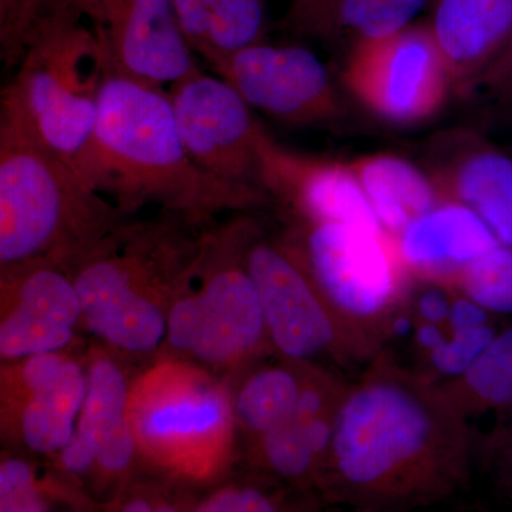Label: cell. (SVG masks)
Here are the masks:
<instances>
[{"label":"cell","instance_id":"cell-13","mask_svg":"<svg viewBox=\"0 0 512 512\" xmlns=\"http://www.w3.org/2000/svg\"><path fill=\"white\" fill-rule=\"evenodd\" d=\"M66 262L39 258L0 268V362L62 352L82 322Z\"/></svg>","mask_w":512,"mask_h":512},{"label":"cell","instance_id":"cell-8","mask_svg":"<svg viewBox=\"0 0 512 512\" xmlns=\"http://www.w3.org/2000/svg\"><path fill=\"white\" fill-rule=\"evenodd\" d=\"M249 228L239 224L205 242L210 269L204 284L168 308V342L207 365H241L268 339L258 293L244 261Z\"/></svg>","mask_w":512,"mask_h":512},{"label":"cell","instance_id":"cell-31","mask_svg":"<svg viewBox=\"0 0 512 512\" xmlns=\"http://www.w3.org/2000/svg\"><path fill=\"white\" fill-rule=\"evenodd\" d=\"M454 289L437 281H423V286L407 293L406 303L414 323H431L446 328Z\"/></svg>","mask_w":512,"mask_h":512},{"label":"cell","instance_id":"cell-35","mask_svg":"<svg viewBox=\"0 0 512 512\" xmlns=\"http://www.w3.org/2000/svg\"><path fill=\"white\" fill-rule=\"evenodd\" d=\"M454 289V288H453ZM490 313L484 311L476 302L454 289L453 301L447 318V333L454 330L474 328L490 323Z\"/></svg>","mask_w":512,"mask_h":512},{"label":"cell","instance_id":"cell-16","mask_svg":"<svg viewBox=\"0 0 512 512\" xmlns=\"http://www.w3.org/2000/svg\"><path fill=\"white\" fill-rule=\"evenodd\" d=\"M441 197L466 205L512 248V156L473 131L434 138L429 170Z\"/></svg>","mask_w":512,"mask_h":512},{"label":"cell","instance_id":"cell-19","mask_svg":"<svg viewBox=\"0 0 512 512\" xmlns=\"http://www.w3.org/2000/svg\"><path fill=\"white\" fill-rule=\"evenodd\" d=\"M393 241L410 276L447 285L470 262L500 245L476 212L448 198L410 222Z\"/></svg>","mask_w":512,"mask_h":512},{"label":"cell","instance_id":"cell-30","mask_svg":"<svg viewBox=\"0 0 512 512\" xmlns=\"http://www.w3.org/2000/svg\"><path fill=\"white\" fill-rule=\"evenodd\" d=\"M45 485L19 456L0 457V511H45Z\"/></svg>","mask_w":512,"mask_h":512},{"label":"cell","instance_id":"cell-12","mask_svg":"<svg viewBox=\"0 0 512 512\" xmlns=\"http://www.w3.org/2000/svg\"><path fill=\"white\" fill-rule=\"evenodd\" d=\"M212 70L227 80L252 110L284 123L309 126L342 113L328 70L305 47L268 45L264 40L242 47Z\"/></svg>","mask_w":512,"mask_h":512},{"label":"cell","instance_id":"cell-28","mask_svg":"<svg viewBox=\"0 0 512 512\" xmlns=\"http://www.w3.org/2000/svg\"><path fill=\"white\" fill-rule=\"evenodd\" d=\"M488 313H512V248L497 245L461 269L450 284Z\"/></svg>","mask_w":512,"mask_h":512},{"label":"cell","instance_id":"cell-14","mask_svg":"<svg viewBox=\"0 0 512 512\" xmlns=\"http://www.w3.org/2000/svg\"><path fill=\"white\" fill-rule=\"evenodd\" d=\"M107 62L131 79L168 86L200 70L171 0H103Z\"/></svg>","mask_w":512,"mask_h":512},{"label":"cell","instance_id":"cell-17","mask_svg":"<svg viewBox=\"0 0 512 512\" xmlns=\"http://www.w3.org/2000/svg\"><path fill=\"white\" fill-rule=\"evenodd\" d=\"M349 384L308 363L301 399L284 423L259 437V451L276 476L318 490L343 394Z\"/></svg>","mask_w":512,"mask_h":512},{"label":"cell","instance_id":"cell-37","mask_svg":"<svg viewBox=\"0 0 512 512\" xmlns=\"http://www.w3.org/2000/svg\"><path fill=\"white\" fill-rule=\"evenodd\" d=\"M503 476L505 483L512 490V441L504 451Z\"/></svg>","mask_w":512,"mask_h":512},{"label":"cell","instance_id":"cell-11","mask_svg":"<svg viewBox=\"0 0 512 512\" xmlns=\"http://www.w3.org/2000/svg\"><path fill=\"white\" fill-rule=\"evenodd\" d=\"M167 92L192 160L214 177L264 191L262 161L269 134L244 97L217 73L202 69Z\"/></svg>","mask_w":512,"mask_h":512},{"label":"cell","instance_id":"cell-5","mask_svg":"<svg viewBox=\"0 0 512 512\" xmlns=\"http://www.w3.org/2000/svg\"><path fill=\"white\" fill-rule=\"evenodd\" d=\"M18 64L2 93L74 170L92 143L101 84L110 70L99 33L76 16L52 20L32 36Z\"/></svg>","mask_w":512,"mask_h":512},{"label":"cell","instance_id":"cell-7","mask_svg":"<svg viewBox=\"0 0 512 512\" xmlns=\"http://www.w3.org/2000/svg\"><path fill=\"white\" fill-rule=\"evenodd\" d=\"M126 414L138 446L167 466L207 474L227 457L234 399L204 373L157 367L128 397Z\"/></svg>","mask_w":512,"mask_h":512},{"label":"cell","instance_id":"cell-38","mask_svg":"<svg viewBox=\"0 0 512 512\" xmlns=\"http://www.w3.org/2000/svg\"><path fill=\"white\" fill-rule=\"evenodd\" d=\"M2 63H9V57L5 46V39H3L2 25H0V64Z\"/></svg>","mask_w":512,"mask_h":512},{"label":"cell","instance_id":"cell-1","mask_svg":"<svg viewBox=\"0 0 512 512\" xmlns=\"http://www.w3.org/2000/svg\"><path fill=\"white\" fill-rule=\"evenodd\" d=\"M471 444L440 383L376 355L343 394L318 494L366 512L429 507L467 483Z\"/></svg>","mask_w":512,"mask_h":512},{"label":"cell","instance_id":"cell-21","mask_svg":"<svg viewBox=\"0 0 512 512\" xmlns=\"http://www.w3.org/2000/svg\"><path fill=\"white\" fill-rule=\"evenodd\" d=\"M348 164L377 221L392 238L443 200L427 171L396 154H366Z\"/></svg>","mask_w":512,"mask_h":512},{"label":"cell","instance_id":"cell-25","mask_svg":"<svg viewBox=\"0 0 512 512\" xmlns=\"http://www.w3.org/2000/svg\"><path fill=\"white\" fill-rule=\"evenodd\" d=\"M440 386L467 420L488 410L512 409V328L497 333L463 375Z\"/></svg>","mask_w":512,"mask_h":512},{"label":"cell","instance_id":"cell-33","mask_svg":"<svg viewBox=\"0 0 512 512\" xmlns=\"http://www.w3.org/2000/svg\"><path fill=\"white\" fill-rule=\"evenodd\" d=\"M137 446L136 434L126 414L101 447L94 466L101 468L104 473H123L133 461Z\"/></svg>","mask_w":512,"mask_h":512},{"label":"cell","instance_id":"cell-15","mask_svg":"<svg viewBox=\"0 0 512 512\" xmlns=\"http://www.w3.org/2000/svg\"><path fill=\"white\" fill-rule=\"evenodd\" d=\"M261 187L288 202L301 222L356 225L389 235L377 221L348 163L296 153L269 136Z\"/></svg>","mask_w":512,"mask_h":512},{"label":"cell","instance_id":"cell-6","mask_svg":"<svg viewBox=\"0 0 512 512\" xmlns=\"http://www.w3.org/2000/svg\"><path fill=\"white\" fill-rule=\"evenodd\" d=\"M289 241L357 357L379 355L410 291L393 238L356 225L301 222Z\"/></svg>","mask_w":512,"mask_h":512},{"label":"cell","instance_id":"cell-36","mask_svg":"<svg viewBox=\"0 0 512 512\" xmlns=\"http://www.w3.org/2000/svg\"><path fill=\"white\" fill-rule=\"evenodd\" d=\"M481 84H487L497 94L498 99L512 106V37L505 47L503 56Z\"/></svg>","mask_w":512,"mask_h":512},{"label":"cell","instance_id":"cell-4","mask_svg":"<svg viewBox=\"0 0 512 512\" xmlns=\"http://www.w3.org/2000/svg\"><path fill=\"white\" fill-rule=\"evenodd\" d=\"M191 251L183 237L163 225L111 229L72 262L84 325L124 352L156 350L167 339L168 311L150 288Z\"/></svg>","mask_w":512,"mask_h":512},{"label":"cell","instance_id":"cell-29","mask_svg":"<svg viewBox=\"0 0 512 512\" xmlns=\"http://www.w3.org/2000/svg\"><path fill=\"white\" fill-rule=\"evenodd\" d=\"M495 336L497 332L490 323L448 332L439 345L426 356L430 369L437 376L446 377L448 380L456 379L470 369Z\"/></svg>","mask_w":512,"mask_h":512},{"label":"cell","instance_id":"cell-3","mask_svg":"<svg viewBox=\"0 0 512 512\" xmlns=\"http://www.w3.org/2000/svg\"><path fill=\"white\" fill-rule=\"evenodd\" d=\"M113 207L30 130L0 93V268L72 264L117 227Z\"/></svg>","mask_w":512,"mask_h":512},{"label":"cell","instance_id":"cell-26","mask_svg":"<svg viewBox=\"0 0 512 512\" xmlns=\"http://www.w3.org/2000/svg\"><path fill=\"white\" fill-rule=\"evenodd\" d=\"M431 0H333L322 36L352 40L393 35L412 25Z\"/></svg>","mask_w":512,"mask_h":512},{"label":"cell","instance_id":"cell-10","mask_svg":"<svg viewBox=\"0 0 512 512\" xmlns=\"http://www.w3.org/2000/svg\"><path fill=\"white\" fill-rule=\"evenodd\" d=\"M244 261L261 303L266 336L288 362L313 363L322 356L340 363L359 359L291 241H268L249 228Z\"/></svg>","mask_w":512,"mask_h":512},{"label":"cell","instance_id":"cell-32","mask_svg":"<svg viewBox=\"0 0 512 512\" xmlns=\"http://www.w3.org/2000/svg\"><path fill=\"white\" fill-rule=\"evenodd\" d=\"M276 503L262 491L247 487L222 488L204 501L198 511L204 512H271Z\"/></svg>","mask_w":512,"mask_h":512},{"label":"cell","instance_id":"cell-27","mask_svg":"<svg viewBox=\"0 0 512 512\" xmlns=\"http://www.w3.org/2000/svg\"><path fill=\"white\" fill-rule=\"evenodd\" d=\"M62 16L92 20L97 29L103 18V0H0V25L9 63L19 62L37 30Z\"/></svg>","mask_w":512,"mask_h":512},{"label":"cell","instance_id":"cell-22","mask_svg":"<svg viewBox=\"0 0 512 512\" xmlns=\"http://www.w3.org/2000/svg\"><path fill=\"white\" fill-rule=\"evenodd\" d=\"M192 52L212 67L264 42L265 0H171Z\"/></svg>","mask_w":512,"mask_h":512},{"label":"cell","instance_id":"cell-24","mask_svg":"<svg viewBox=\"0 0 512 512\" xmlns=\"http://www.w3.org/2000/svg\"><path fill=\"white\" fill-rule=\"evenodd\" d=\"M308 363L265 367L245 379L234 397L235 421L261 437L295 413Z\"/></svg>","mask_w":512,"mask_h":512},{"label":"cell","instance_id":"cell-20","mask_svg":"<svg viewBox=\"0 0 512 512\" xmlns=\"http://www.w3.org/2000/svg\"><path fill=\"white\" fill-rule=\"evenodd\" d=\"M86 389L87 373L69 357L45 386L0 407V448L9 453L57 456L72 440Z\"/></svg>","mask_w":512,"mask_h":512},{"label":"cell","instance_id":"cell-9","mask_svg":"<svg viewBox=\"0 0 512 512\" xmlns=\"http://www.w3.org/2000/svg\"><path fill=\"white\" fill-rule=\"evenodd\" d=\"M343 82L365 109L396 126L431 119L453 93L427 23L352 43Z\"/></svg>","mask_w":512,"mask_h":512},{"label":"cell","instance_id":"cell-18","mask_svg":"<svg viewBox=\"0 0 512 512\" xmlns=\"http://www.w3.org/2000/svg\"><path fill=\"white\" fill-rule=\"evenodd\" d=\"M453 93L481 86L512 37V0H431L427 22Z\"/></svg>","mask_w":512,"mask_h":512},{"label":"cell","instance_id":"cell-34","mask_svg":"<svg viewBox=\"0 0 512 512\" xmlns=\"http://www.w3.org/2000/svg\"><path fill=\"white\" fill-rule=\"evenodd\" d=\"M333 0H292L289 9V28L296 32L323 35Z\"/></svg>","mask_w":512,"mask_h":512},{"label":"cell","instance_id":"cell-2","mask_svg":"<svg viewBox=\"0 0 512 512\" xmlns=\"http://www.w3.org/2000/svg\"><path fill=\"white\" fill-rule=\"evenodd\" d=\"M123 207L157 202L192 220L264 202L265 192L229 183L195 163L164 87L109 70L101 84L92 143L74 167Z\"/></svg>","mask_w":512,"mask_h":512},{"label":"cell","instance_id":"cell-23","mask_svg":"<svg viewBox=\"0 0 512 512\" xmlns=\"http://www.w3.org/2000/svg\"><path fill=\"white\" fill-rule=\"evenodd\" d=\"M128 397L120 367L106 357L94 360L72 440L57 454L66 473L83 474L96 464L101 447L126 416Z\"/></svg>","mask_w":512,"mask_h":512}]
</instances>
